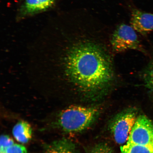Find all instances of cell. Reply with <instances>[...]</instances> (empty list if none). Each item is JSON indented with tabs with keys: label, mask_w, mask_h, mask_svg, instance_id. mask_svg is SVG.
<instances>
[{
	"label": "cell",
	"mask_w": 153,
	"mask_h": 153,
	"mask_svg": "<svg viewBox=\"0 0 153 153\" xmlns=\"http://www.w3.org/2000/svg\"><path fill=\"white\" fill-rule=\"evenodd\" d=\"M34 63L38 85L51 99L65 101L73 91L95 97L104 92L113 79L110 57L100 46L91 42L35 53Z\"/></svg>",
	"instance_id": "1"
},
{
	"label": "cell",
	"mask_w": 153,
	"mask_h": 153,
	"mask_svg": "<svg viewBox=\"0 0 153 153\" xmlns=\"http://www.w3.org/2000/svg\"><path fill=\"white\" fill-rule=\"evenodd\" d=\"M98 113L99 111L96 108L71 105L59 113L53 125L65 133L78 132L91 125Z\"/></svg>",
	"instance_id": "2"
},
{
	"label": "cell",
	"mask_w": 153,
	"mask_h": 153,
	"mask_svg": "<svg viewBox=\"0 0 153 153\" xmlns=\"http://www.w3.org/2000/svg\"><path fill=\"white\" fill-rule=\"evenodd\" d=\"M137 117L136 111L129 108L114 118L111 122L110 128L117 143L123 145L127 142Z\"/></svg>",
	"instance_id": "3"
},
{
	"label": "cell",
	"mask_w": 153,
	"mask_h": 153,
	"mask_svg": "<svg viewBox=\"0 0 153 153\" xmlns=\"http://www.w3.org/2000/svg\"><path fill=\"white\" fill-rule=\"evenodd\" d=\"M112 49L116 52L121 53L135 50L145 53L139 41L135 30L128 25L121 24L117 27L111 39Z\"/></svg>",
	"instance_id": "4"
},
{
	"label": "cell",
	"mask_w": 153,
	"mask_h": 153,
	"mask_svg": "<svg viewBox=\"0 0 153 153\" xmlns=\"http://www.w3.org/2000/svg\"><path fill=\"white\" fill-rule=\"evenodd\" d=\"M131 24L135 31L141 35L146 36L153 32V13L133 8L131 11Z\"/></svg>",
	"instance_id": "5"
},
{
	"label": "cell",
	"mask_w": 153,
	"mask_h": 153,
	"mask_svg": "<svg viewBox=\"0 0 153 153\" xmlns=\"http://www.w3.org/2000/svg\"><path fill=\"white\" fill-rule=\"evenodd\" d=\"M43 153H75V147L69 140L62 138L46 145Z\"/></svg>",
	"instance_id": "6"
},
{
	"label": "cell",
	"mask_w": 153,
	"mask_h": 153,
	"mask_svg": "<svg viewBox=\"0 0 153 153\" xmlns=\"http://www.w3.org/2000/svg\"><path fill=\"white\" fill-rule=\"evenodd\" d=\"M12 133L14 138L18 142L27 143L32 138V128L27 122L22 120L15 124L13 128Z\"/></svg>",
	"instance_id": "7"
},
{
	"label": "cell",
	"mask_w": 153,
	"mask_h": 153,
	"mask_svg": "<svg viewBox=\"0 0 153 153\" xmlns=\"http://www.w3.org/2000/svg\"><path fill=\"white\" fill-rule=\"evenodd\" d=\"M120 153H153V142L146 143L127 142L120 147Z\"/></svg>",
	"instance_id": "8"
},
{
	"label": "cell",
	"mask_w": 153,
	"mask_h": 153,
	"mask_svg": "<svg viewBox=\"0 0 153 153\" xmlns=\"http://www.w3.org/2000/svg\"><path fill=\"white\" fill-rule=\"evenodd\" d=\"M54 0H26L25 8L27 12L35 13L49 8Z\"/></svg>",
	"instance_id": "9"
},
{
	"label": "cell",
	"mask_w": 153,
	"mask_h": 153,
	"mask_svg": "<svg viewBox=\"0 0 153 153\" xmlns=\"http://www.w3.org/2000/svg\"><path fill=\"white\" fill-rule=\"evenodd\" d=\"M143 79L145 87L153 94V60L145 70Z\"/></svg>",
	"instance_id": "10"
},
{
	"label": "cell",
	"mask_w": 153,
	"mask_h": 153,
	"mask_svg": "<svg viewBox=\"0 0 153 153\" xmlns=\"http://www.w3.org/2000/svg\"><path fill=\"white\" fill-rule=\"evenodd\" d=\"M6 153H27L26 148L23 145L14 143L7 148Z\"/></svg>",
	"instance_id": "11"
},
{
	"label": "cell",
	"mask_w": 153,
	"mask_h": 153,
	"mask_svg": "<svg viewBox=\"0 0 153 153\" xmlns=\"http://www.w3.org/2000/svg\"><path fill=\"white\" fill-rule=\"evenodd\" d=\"M14 141L9 136L6 135H1V146L8 148L11 145L14 144Z\"/></svg>",
	"instance_id": "12"
},
{
	"label": "cell",
	"mask_w": 153,
	"mask_h": 153,
	"mask_svg": "<svg viewBox=\"0 0 153 153\" xmlns=\"http://www.w3.org/2000/svg\"><path fill=\"white\" fill-rule=\"evenodd\" d=\"M92 153H112L109 147L106 145H100L94 149Z\"/></svg>",
	"instance_id": "13"
},
{
	"label": "cell",
	"mask_w": 153,
	"mask_h": 153,
	"mask_svg": "<svg viewBox=\"0 0 153 153\" xmlns=\"http://www.w3.org/2000/svg\"><path fill=\"white\" fill-rule=\"evenodd\" d=\"M7 148L5 147L0 146V150H1V153H6L5 150Z\"/></svg>",
	"instance_id": "14"
}]
</instances>
